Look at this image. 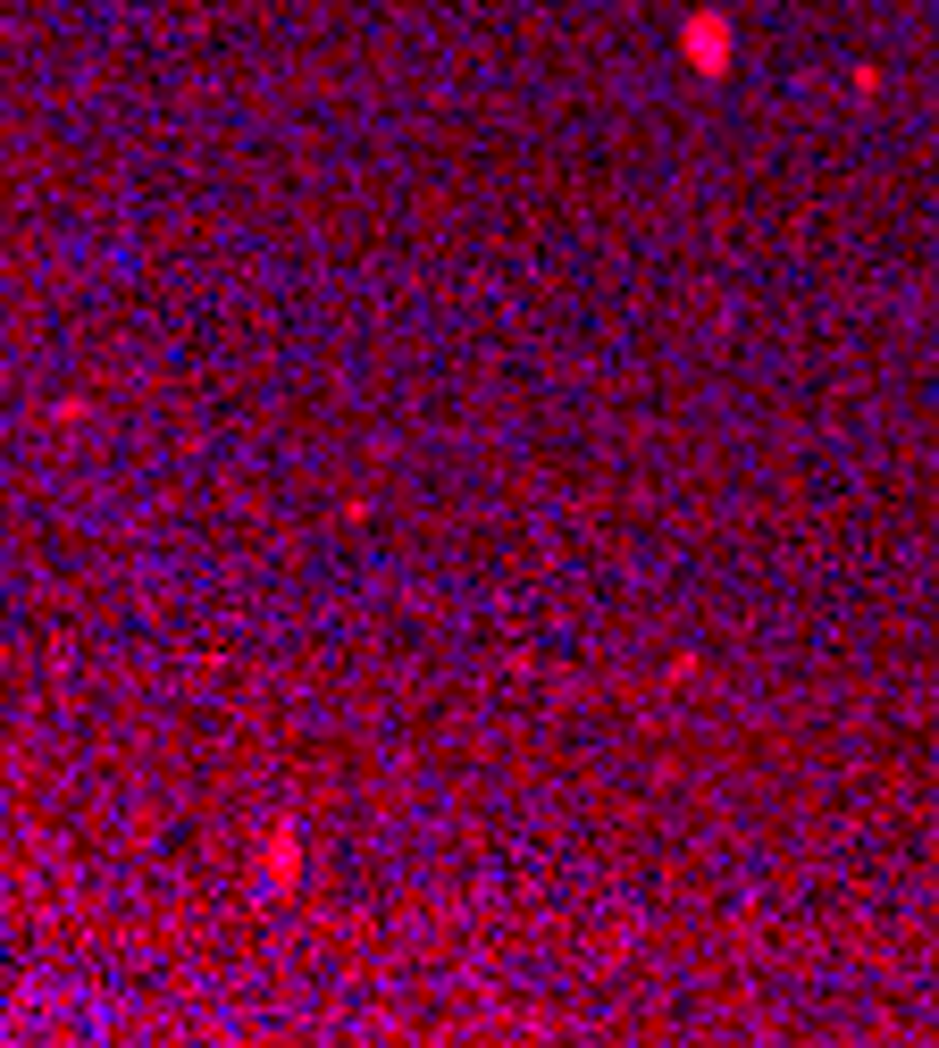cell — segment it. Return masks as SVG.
Listing matches in <instances>:
<instances>
[{
  "label": "cell",
  "instance_id": "6da1fadb",
  "mask_svg": "<svg viewBox=\"0 0 939 1048\" xmlns=\"http://www.w3.org/2000/svg\"><path fill=\"white\" fill-rule=\"evenodd\" d=\"M696 59H705V68H721V34H714V18H696V42H688Z\"/></svg>",
  "mask_w": 939,
  "mask_h": 1048
}]
</instances>
